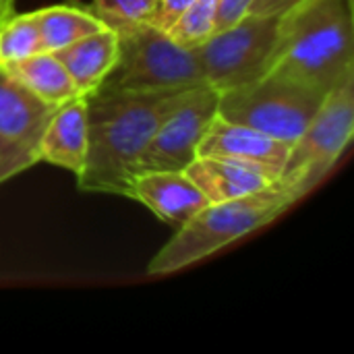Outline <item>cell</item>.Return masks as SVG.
<instances>
[{"mask_svg":"<svg viewBox=\"0 0 354 354\" xmlns=\"http://www.w3.org/2000/svg\"><path fill=\"white\" fill-rule=\"evenodd\" d=\"M326 95V91L297 79L266 73L251 83L222 91L218 116L292 145L313 120Z\"/></svg>","mask_w":354,"mask_h":354,"instance_id":"5b68a950","label":"cell"},{"mask_svg":"<svg viewBox=\"0 0 354 354\" xmlns=\"http://www.w3.org/2000/svg\"><path fill=\"white\" fill-rule=\"evenodd\" d=\"M2 66L35 97L50 106H60L79 95L73 79L52 52H37Z\"/></svg>","mask_w":354,"mask_h":354,"instance_id":"9a60e30c","label":"cell"},{"mask_svg":"<svg viewBox=\"0 0 354 354\" xmlns=\"http://www.w3.org/2000/svg\"><path fill=\"white\" fill-rule=\"evenodd\" d=\"M106 25L116 31L118 52L97 91H162L205 83L193 50L178 46L164 29L145 21H110Z\"/></svg>","mask_w":354,"mask_h":354,"instance_id":"277c9868","label":"cell"},{"mask_svg":"<svg viewBox=\"0 0 354 354\" xmlns=\"http://www.w3.org/2000/svg\"><path fill=\"white\" fill-rule=\"evenodd\" d=\"M295 203L297 199L276 183L270 189L241 199L209 203L178 226L176 234L151 257L147 274L164 276L180 272L272 224Z\"/></svg>","mask_w":354,"mask_h":354,"instance_id":"3957f363","label":"cell"},{"mask_svg":"<svg viewBox=\"0 0 354 354\" xmlns=\"http://www.w3.org/2000/svg\"><path fill=\"white\" fill-rule=\"evenodd\" d=\"M251 2L253 0H222L220 2V10H218V19H216V31H220L224 27H230L239 19H243L249 12Z\"/></svg>","mask_w":354,"mask_h":354,"instance_id":"7402d4cb","label":"cell"},{"mask_svg":"<svg viewBox=\"0 0 354 354\" xmlns=\"http://www.w3.org/2000/svg\"><path fill=\"white\" fill-rule=\"evenodd\" d=\"M354 135V73L328 91L303 135L290 145L276 180L297 201L313 191L338 164Z\"/></svg>","mask_w":354,"mask_h":354,"instance_id":"8992f818","label":"cell"},{"mask_svg":"<svg viewBox=\"0 0 354 354\" xmlns=\"http://www.w3.org/2000/svg\"><path fill=\"white\" fill-rule=\"evenodd\" d=\"M220 91L212 85H197L166 116L145 151L139 158L137 174L147 170H187L197 158L199 143L218 114Z\"/></svg>","mask_w":354,"mask_h":354,"instance_id":"ba28073f","label":"cell"},{"mask_svg":"<svg viewBox=\"0 0 354 354\" xmlns=\"http://www.w3.org/2000/svg\"><path fill=\"white\" fill-rule=\"evenodd\" d=\"M158 0H93L91 10L104 21H143Z\"/></svg>","mask_w":354,"mask_h":354,"instance_id":"d6986e66","label":"cell"},{"mask_svg":"<svg viewBox=\"0 0 354 354\" xmlns=\"http://www.w3.org/2000/svg\"><path fill=\"white\" fill-rule=\"evenodd\" d=\"M56 106H50L23 87L0 64V137L37 151L39 135Z\"/></svg>","mask_w":354,"mask_h":354,"instance_id":"7c38bea8","label":"cell"},{"mask_svg":"<svg viewBox=\"0 0 354 354\" xmlns=\"http://www.w3.org/2000/svg\"><path fill=\"white\" fill-rule=\"evenodd\" d=\"M195 89L93 91L87 95V153L77 187L131 199L137 164L166 116Z\"/></svg>","mask_w":354,"mask_h":354,"instance_id":"6da1fadb","label":"cell"},{"mask_svg":"<svg viewBox=\"0 0 354 354\" xmlns=\"http://www.w3.org/2000/svg\"><path fill=\"white\" fill-rule=\"evenodd\" d=\"M131 199L170 226H183L207 203L187 170H147L133 180Z\"/></svg>","mask_w":354,"mask_h":354,"instance_id":"30bf717a","label":"cell"},{"mask_svg":"<svg viewBox=\"0 0 354 354\" xmlns=\"http://www.w3.org/2000/svg\"><path fill=\"white\" fill-rule=\"evenodd\" d=\"M195 0H158L151 12L143 19L145 23L158 27V29H168Z\"/></svg>","mask_w":354,"mask_h":354,"instance_id":"44dd1931","label":"cell"},{"mask_svg":"<svg viewBox=\"0 0 354 354\" xmlns=\"http://www.w3.org/2000/svg\"><path fill=\"white\" fill-rule=\"evenodd\" d=\"M33 15L37 21L44 52H56L106 27V23L91 8H81L71 4L46 6L33 10Z\"/></svg>","mask_w":354,"mask_h":354,"instance_id":"2e32d148","label":"cell"},{"mask_svg":"<svg viewBox=\"0 0 354 354\" xmlns=\"http://www.w3.org/2000/svg\"><path fill=\"white\" fill-rule=\"evenodd\" d=\"M280 15L247 12L234 25L212 33L193 50L205 83L220 93L266 75Z\"/></svg>","mask_w":354,"mask_h":354,"instance_id":"52a82bcc","label":"cell"},{"mask_svg":"<svg viewBox=\"0 0 354 354\" xmlns=\"http://www.w3.org/2000/svg\"><path fill=\"white\" fill-rule=\"evenodd\" d=\"M39 162L37 151L0 137V185Z\"/></svg>","mask_w":354,"mask_h":354,"instance_id":"ffe728a7","label":"cell"},{"mask_svg":"<svg viewBox=\"0 0 354 354\" xmlns=\"http://www.w3.org/2000/svg\"><path fill=\"white\" fill-rule=\"evenodd\" d=\"M322 91L354 73L353 0H299L278 19L268 71Z\"/></svg>","mask_w":354,"mask_h":354,"instance_id":"7a4b0ae2","label":"cell"},{"mask_svg":"<svg viewBox=\"0 0 354 354\" xmlns=\"http://www.w3.org/2000/svg\"><path fill=\"white\" fill-rule=\"evenodd\" d=\"M288 151L290 143L216 114L199 143L197 156L232 160L278 180Z\"/></svg>","mask_w":354,"mask_h":354,"instance_id":"9c48e42d","label":"cell"},{"mask_svg":"<svg viewBox=\"0 0 354 354\" xmlns=\"http://www.w3.org/2000/svg\"><path fill=\"white\" fill-rule=\"evenodd\" d=\"M222 0H195L166 33L183 48H195L216 31V19Z\"/></svg>","mask_w":354,"mask_h":354,"instance_id":"ac0fdd59","label":"cell"},{"mask_svg":"<svg viewBox=\"0 0 354 354\" xmlns=\"http://www.w3.org/2000/svg\"><path fill=\"white\" fill-rule=\"evenodd\" d=\"M116 31L106 25L104 29L85 35L52 54L60 60V64L73 79L79 95H91L112 71L116 62Z\"/></svg>","mask_w":354,"mask_h":354,"instance_id":"5bb4252c","label":"cell"},{"mask_svg":"<svg viewBox=\"0 0 354 354\" xmlns=\"http://www.w3.org/2000/svg\"><path fill=\"white\" fill-rule=\"evenodd\" d=\"M187 174L205 195L207 203L241 199L270 189L276 183L274 178L251 166L209 156H197L187 166Z\"/></svg>","mask_w":354,"mask_h":354,"instance_id":"4fadbf2b","label":"cell"},{"mask_svg":"<svg viewBox=\"0 0 354 354\" xmlns=\"http://www.w3.org/2000/svg\"><path fill=\"white\" fill-rule=\"evenodd\" d=\"M37 52L44 50L35 15H10L0 25V64H10Z\"/></svg>","mask_w":354,"mask_h":354,"instance_id":"e0dca14e","label":"cell"},{"mask_svg":"<svg viewBox=\"0 0 354 354\" xmlns=\"http://www.w3.org/2000/svg\"><path fill=\"white\" fill-rule=\"evenodd\" d=\"M12 15V0H0V25Z\"/></svg>","mask_w":354,"mask_h":354,"instance_id":"cb8c5ba5","label":"cell"},{"mask_svg":"<svg viewBox=\"0 0 354 354\" xmlns=\"http://www.w3.org/2000/svg\"><path fill=\"white\" fill-rule=\"evenodd\" d=\"M299 0H253L249 12L253 15H282L286 8L297 4Z\"/></svg>","mask_w":354,"mask_h":354,"instance_id":"603a6c76","label":"cell"},{"mask_svg":"<svg viewBox=\"0 0 354 354\" xmlns=\"http://www.w3.org/2000/svg\"><path fill=\"white\" fill-rule=\"evenodd\" d=\"M87 153V95H77L52 112L39 141L37 158L64 168L75 176L83 170Z\"/></svg>","mask_w":354,"mask_h":354,"instance_id":"8fae6325","label":"cell"}]
</instances>
